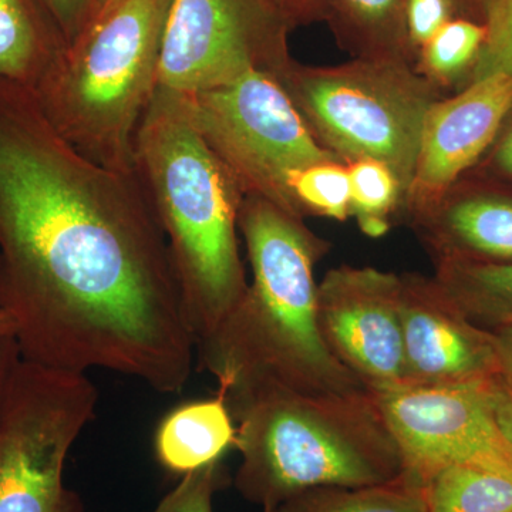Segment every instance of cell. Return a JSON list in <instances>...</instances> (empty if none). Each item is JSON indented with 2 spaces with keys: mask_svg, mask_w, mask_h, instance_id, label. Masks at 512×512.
I'll return each mask as SVG.
<instances>
[{
  "mask_svg": "<svg viewBox=\"0 0 512 512\" xmlns=\"http://www.w3.org/2000/svg\"><path fill=\"white\" fill-rule=\"evenodd\" d=\"M289 28L325 15L326 0H268Z\"/></svg>",
  "mask_w": 512,
  "mask_h": 512,
  "instance_id": "obj_28",
  "label": "cell"
},
{
  "mask_svg": "<svg viewBox=\"0 0 512 512\" xmlns=\"http://www.w3.org/2000/svg\"><path fill=\"white\" fill-rule=\"evenodd\" d=\"M494 414L504 436L512 443V390L498 380L494 390Z\"/></svg>",
  "mask_w": 512,
  "mask_h": 512,
  "instance_id": "obj_30",
  "label": "cell"
},
{
  "mask_svg": "<svg viewBox=\"0 0 512 512\" xmlns=\"http://www.w3.org/2000/svg\"><path fill=\"white\" fill-rule=\"evenodd\" d=\"M114 2H117V0H94V3H96V15L100 12V10L106 9L107 6L113 5Z\"/></svg>",
  "mask_w": 512,
  "mask_h": 512,
  "instance_id": "obj_35",
  "label": "cell"
},
{
  "mask_svg": "<svg viewBox=\"0 0 512 512\" xmlns=\"http://www.w3.org/2000/svg\"><path fill=\"white\" fill-rule=\"evenodd\" d=\"M19 356L18 345H16L12 336L0 339V390H2L3 383L9 375L10 367L13 366Z\"/></svg>",
  "mask_w": 512,
  "mask_h": 512,
  "instance_id": "obj_31",
  "label": "cell"
},
{
  "mask_svg": "<svg viewBox=\"0 0 512 512\" xmlns=\"http://www.w3.org/2000/svg\"><path fill=\"white\" fill-rule=\"evenodd\" d=\"M66 47L43 0H0V82L36 92Z\"/></svg>",
  "mask_w": 512,
  "mask_h": 512,
  "instance_id": "obj_14",
  "label": "cell"
},
{
  "mask_svg": "<svg viewBox=\"0 0 512 512\" xmlns=\"http://www.w3.org/2000/svg\"><path fill=\"white\" fill-rule=\"evenodd\" d=\"M293 214L308 208L325 217L345 220L352 204L349 170L336 161H325L293 171L286 180Z\"/></svg>",
  "mask_w": 512,
  "mask_h": 512,
  "instance_id": "obj_21",
  "label": "cell"
},
{
  "mask_svg": "<svg viewBox=\"0 0 512 512\" xmlns=\"http://www.w3.org/2000/svg\"><path fill=\"white\" fill-rule=\"evenodd\" d=\"M404 386L454 387L498 379L493 332L470 322L434 279L402 276Z\"/></svg>",
  "mask_w": 512,
  "mask_h": 512,
  "instance_id": "obj_12",
  "label": "cell"
},
{
  "mask_svg": "<svg viewBox=\"0 0 512 512\" xmlns=\"http://www.w3.org/2000/svg\"><path fill=\"white\" fill-rule=\"evenodd\" d=\"M238 228L252 282L242 301L197 343L198 365L217 379L218 392L279 387L309 394L369 392L335 359L316 316L313 278L323 242L301 217L261 197L245 195Z\"/></svg>",
  "mask_w": 512,
  "mask_h": 512,
  "instance_id": "obj_2",
  "label": "cell"
},
{
  "mask_svg": "<svg viewBox=\"0 0 512 512\" xmlns=\"http://www.w3.org/2000/svg\"><path fill=\"white\" fill-rule=\"evenodd\" d=\"M426 493L429 512H512V477L483 467H444Z\"/></svg>",
  "mask_w": 512,
  "mask_h": 512,
  "instance_id": "obj_19",
  "label": "cell"
},
{
  "mask_svg": "<svg viewBox=\"0 0 512 512\" xmlns=\"http://www.w3.org/2000/svg\"><path fill=\"white\" fill-rule=\"evenodd\" d=\"M0 311L22 359L183 392L194 370L170 248L137 171L80 154L0 82Z\"/></svg>",
  "mask_w": 512,
  "mask_h": 512,
  "instance_id": "obj_1",
  "label": "cell"
},
{
  "mask_svg": "<svg viewBox=\"0 0 512 512\" xmlns=\"http://www.w3.org/2000/svg\"><path fill=\"white\" fill-rule=\"evenodd\" d=\"M431 244L454 258L470 252L512 262V201L476 197L458 201L439 214L423 215Z\"/></svg>",
  "mask_w": 512,
  "mask_h": 512,
  "instance_id": "obj_16",
  "label": "cell"
},
{
  "mask_svg": "<svg viewBox=\"0 0 512 512\" xmlns=\"http://www.w3.org/2000/svg\"><path fill=\"white\" fill-rule=\"evenodd\" d=\"M183 96L192 123L244 195H261L292 212L288 175L335 161L274 73L251 70L227 86Z\"/></svg>",
  "mask_w": 512,
  "mask_h": 512,
  "instance_id": "obj_8",
  "label": "cell"
},
{
  "mask_svg": "<svg viewBox=\"0 0 512 512\" xmlns=\"http://www.w3.org/2000/svg\"><path fill=\"white\" fill-rule=\"evenodd\" d=\"M476 2L478 5L483 6L485 18H487L488 13H490L491 8H493L494 3L497 2V0H476Z\"/></svg>",
  "mask_w": 512,
  "mask_h": 512,
  "instance_id": "obj_34",
  "label": "cell"
},
{
  "mask_svg": "<svg viewBox=\"0 0 512 512\" xmlns=\"http://www.w3.org/2000/svg\"><path fill=\"white\" fill-rule=\"evenodd\" d=\"M97 399L87 373L16 359L0 390V512H83L64 464Z\"/></svg>",
  "mask_w": 512,
  "mask_h": 512,
  "instance_id": "obj_7",
  "label": "cell"
},
{
  "mask_svg": "<svg viewBox=\"0 0 512 512\" xmlns=\"http://www.w3.org/2000/svg\"><path fill=\"white\" fill-rule=\"evenodd\" d=\"M498 380L512 390V322L493 330Z\"/></svg>",
  "mask_w": 512,
  "mask_h": 512,
  "instance_id": "obj_29",
  "label": "cell"
},
{
  "mask_svg": "<svg viewBox=\"0 0 512 512\" xmlns=\"http://www.w3.org/2000/svg\"><path fill=\"white\" fill-rule=\"evenodd\" d=\"M221 461L192 471L181 478L153 512H214V497L227 484Z\"/></svg>",
  "mask_w": 512,
  "mask_h": 512,
  "instance_id": "obj_24",
  "label": "cell"
},
{
  "mask_svg": "<svg viewBox=\"0 0 512 512\" xmlns=\"http://www.w3.org/2000/svg\"><path fill=\"white\" fill-rule=\"evenodd\" d=\"M62 30L67 45L72 43L96 15L94 0H43Z\"/></svg>",
  "mask_w": 512,
  "mask_h": 512,
  "instance_id": "obj_27",
  "label": "cell"
},
{
  "mask_svg": "<svg viewBox=\"0 0 512 512\" xmlns=\"http://www.w3.org/2000/svg\"><path fill=\"white\" fill-rule=\"evenodd\" d=\"M485 26L487 36L477 56L476 80L512 73V0H497Z\"/></svg>",
  "mask_w": 512,
  "mask_h": 512,
  "instance_id": "obj_25",
  "label": "cell"
},
{
  "mask_svg": "<svg viewBox=\"0 0 512 512\" xmlns=\"http://www.w3.org/2000/svg\"><path fill=\"white\" fill-rule=\"evenodd\" d=\"M454 0H407L404 9L406 43L423 47L453 15Z\"/></svg>",
  "mask_w": 512,
  "mask_h": 512,
  "instance_id": "obj_26",
  "label": "cell"
},
{
  "mask_svg": "<svg viewBox=\"0 0 512 512\" xmlns=\"http://www.w3.org/2000/svg\"><path fill=\"white\" fill-rule=\"evenodd\" d=\"M497 382L436 389L400 386L373 393L402 451L407 477L426 487L453 464L512 477V443L494 414Z\"/></svg>",
  "mask_w": 512,
  "mask_h": 512,
  "instance_id": "obj_10",
  "label": "cell"
},
{
  "mask_svg": "<svg viewBox=\"0 0 512 512\" xmlns=\"http://www.w3.org/2000/svg\"><path fill=\"white\" fill-rule=\"evenodd\" d=\"M316 316L330 355L369 392L404 386L402 276L332 269L318 285Z\"/></svg>",
  "mask_w": 512,
  "mask_h": 512,
  "instance_id": "obj_11",
  "label": "cell"
},
{
  "mask_svg": "<svg viewBox=\"0 0 512 512\" xmlns=\"http://www.w3.org/2000/svg\"><path fill=\"white\" fill-rule=\"evenodd\" d=\"M13 333H15V326L12 320L5 312L0 311V339L9 338V336L13 338Z\"/></svg>",
  "mask_w": 512,
  "mask_h": 512,
  "instance_id": "obj_33",
  "label": "cell"
},
{
  "mask_svg": "<svg viewBox=\"0 0 512 512\" xmlns=\"http://www.w3.org/2000/svg\"><path fill=\"white\" fill-rule=\"evenodd\" d=\"M266 512H429L426 487L402 473L387 483L313 487Z\"/></svg>",
  "mask_w": 512,
  "mask_h": 512,
  "instance_id": "obj_18",
  "label": "cell"
},
{
  "mask_svg": "<svg viewBox=\"0 0 512 512\" xmlns=\"http://www.w3.org/2000/svg\"><path fill=\"white\" fill-rule=\"evenodd\" d=\"M225 399L241 453L235 487L264 512L309 488L382 484L403 473L402 451L372 392L259 387Z\"/></svg>",
  "mask_w": 512,
  "mask_h": 512,
  "instance_id": "obj_4",
  "label": "cell"
},
{
  "mask_svg": "<svg viewBox=\"0 0 512 512\" xmlns=\"http://www.w3.org/2000/svg\"><path fill=\"white\" fill-rule=\"evenodd\" d=\"M487 26L466 19H451L421 47L423 62L436 76H451L478 56Z\"/></svg>",
  "mask_w": 512,
  "mask_h": 512,
  "instance_id": "obj_23",
  "label": "cell"
},
{
  "mask_svg": "<svg viewBox=\"0 0 512 512\" xmlns=\"http://www.w3.org/2000/svg\"><path fill=\"white\" fill-rule=\"evenodd\" d=\"M497 163L505 173L512 175V130L501 144L497 153Z\"/></svg>",
  "mask_w": 512,
  "mask_h": 512,
  "instance_id": "obj_32",
  "label": "cell"
},
{
  "mask_svg": "<svg viewBox=\"0 0 512 512\" xmlns=\"http://www.w3.org/2000/svg\"><path fill=\"white\" fill-rule=\"evenodd\" d=\"M171 0H117L100 10L35 94L53 127L84 157L134 171L141 120L156 93Z\"/></svg>",
  "mask_w": 512,
  "mask_h": 512,
  "instance_id": "obj_5",
  "label": "cell"
},
{
  "mask_svg": "<svg viewBox=\"0 0 512 512\" xmlns=\"http://www.w3.org/2000/svg\"><path fill=\"white\" fill-rule=\"evenodd\" d=\"M350 210L356 212L360 228L370 237H380L389 229L387 212L392 210L400 183L393 171L382 161L356 160L348 167Z\"/></svg>",
  "mask_w": 512,
  "mask_h": 512,
  "instance_id": "obj_22",
  "label": "cell"
},
{
  "mask_svg": "<svg viewBox=\"0 0 512 512\" xmlns=\"http://www.w3.org/2000/svg\"><path fill=\"white\" fill-rule=\"evenodd\" d=\"M288 30L268 0H171L158 87L197 94L234 83L251 70L276 74L289 62Z\"/></svg>",
  "mask_w": 512,
  "mask_h": 512,
  "instance_id": "obj_9",
  "label": "cell"
},
{
  "mask_svg": "<svg viewBox=\"0 0 512 512\" xmlns=\"http://www.w3.org/2000/svg\"><path fill=\"white\" fill-rule=\"evenodd\" d=\"M436 281L474 325L495 330L512 322V262L443 259Z\"/></svg>",
  "mask_w": 512,
  "mask_h": 512,
  "instance_id": "obj_17",
  "label": "cell"
},
{
  "mask_svg": "<svg viewBox=\"0 0 512 512\" xmlns=\"http://www.w3.org/2000/svg\"><path fill=\"white\" fill-rule=\"evenodd\" d=\"M407 0H326L325 15L370 56H394L407 45Z\"/></svg>",
  "mask_w": 512,
  "mask_h": 512,
  "instance_id": "obj_20",
  "label": "cell"
},
{
  "mask_svg": "<svg viewBox=\"0 0 512 512\" xmlns=\"http://www.w3.org/2000/svg\"><path fill=\"white\" fill-rule=\"evenodd\" d=\"M134 170L163 228L195 342L248 291L239 256L237 178L192 123L183 94L157 87L138 127Z\"/></svg>",
  "mask_w": 512,
  "mask_h": 512,
  "instance_id": "obj_3",
  "label": "cell"
},
{
  "mask_svg": "<svg viewBox=\"0 0 512 512\" xmlns=\"http://www.w3.org/2000/svg\"><path fill=\"white\" fill-rule=\"evenodd\" d=\"M234 444L235 421L221 392L168 413L154 441L161 466L180 476L218 463Z\"/></svg>",
  "mask_w": 512,
  "mask_h": 512,
  "instance_id": "obj_15",
  "label": "cell"
},
{
  "mask_svg": "<svg viewBox=\"0 0 512 512\" xmlns=\"http://www.w3.org/2000/svg\"><path fill=\"white\" fill-rule=\"evenodd\" d=\"M511 107L512 73L483 77L454 99L431 104L409 187L424 214L490 146Z\"/></svg>",
  "mask_w": 512,
  "mask_h": 512,
  "instance_id": "obj_13",
  "label": "cell"
},
{
  "mask_svg": "<svg viewBox=\"0 0 512 512\" xmlns=\"http://www.w3.org/2000/svg\"><path fill=\"white\" fill-rule=\"evenodd\" d=\"M275 77L312 133L345 157L382 161L410 187L433 101L394 56L330 69L289 60Z\"/></svg>",
  "mask_w": 512,
  "mask_h": 512,
  "instance_id": "obj_6",
  "label": "cell"
}]
</instances>
